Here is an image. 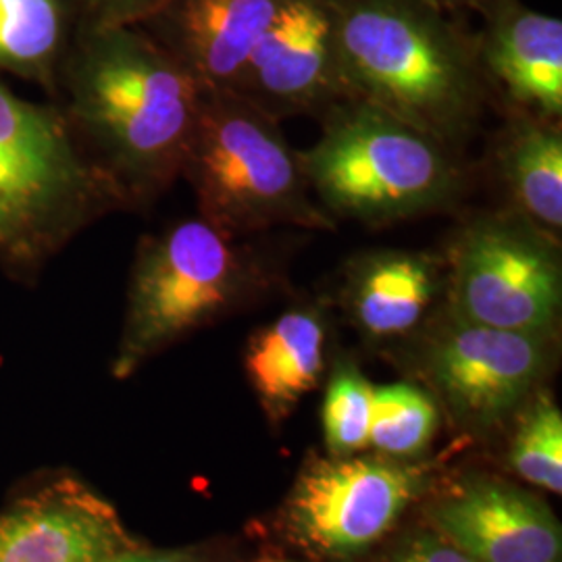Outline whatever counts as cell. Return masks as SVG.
Masks as SVG:
<instances>
[{
	"mask_svg": "<svg viewBox=\"0 0 562 562\" xmlns=\"http://www.w3.org/2000/svg\"><path fill=\"white\" fill-rule=\"evenodd\" d=\"M202 92L138 25H78L55 101L86 159L136 209L180 180Z\"/></svg>",
	"mask_w": 562,
	"mask_h": 562,
	"instance_id": "1",
	"label": "cell"
},
{
	"mask_svg": "<svg viewBox=\"0 0 562 562\" xmlns=\"http://www.w3.org/2000/svg\"><path fill=\"white\" fill-rule=\"evenodd\" d=\"M346 101L394 113L459 150L487 88L477 36L436 0H329Z\"/></svg>",
	"mask_w": 562,
	"mask_h": 562,
	"instance_id": "2",
	"label": "cell"
},
{
	"mask_svg": "<svg viewBox=\"0 0 562 562\" xmlns=\"http://www.w3.org/2000/svg\"><path fill=\"white\" fill-rule=\"evenodd\" d=\"M322 136L301 155L308 186L338 220L382 227L452 206L464 171L452 148L371 102L325 111Z\"/></svg>",
	"mask_w": 562,
	"mask_h": 562,
	"instance_id": "3",
	"label": "cell"
},
{
	"mask_svg": "<svg viewBox=\"0 0 562 562\" xmlns=\"http://www.w3.org/2000/svg\"><path fill=\"white\" fill-rule=\"evenodd\" d=\"M120 209L117 190L86 159L59 106L0 83V267L34 276Z\"/></svg>",
	"mask_w": 562,
	"mask_h": 562,
	"instance_id": "4",
	"label": "cell"
},
{
	"mask_svg": "<svg viewBox=\"0 0 562 562\" xmlns=\"http://www.w3.org/2000/svg\"><path fill=\"white\" fill-rule=\"evenodd\" d=\"M180 178L194 192L199 217L229 236L280 225L331 232L338 225L315 199L280 121L236 92H202Z\"/></svg>",
	"mask_w": 562,
	"mask_h": 562,
	"instance_id": "5",
	"label": "cell"
},
{
	"mask_svg": "<svg viewBox=\"0 0 562 562\" xmlns=\"http://www.w3.org/2000/svg\"><path fill=\"white\" fill-rule=\"evenodd\" d=\"M241 240L199 215L142 238L132 265L115 378L132 375L165 346L271 283V257Z\"/></svg>",
	"mask_w": 562,
	"mask_h": 562,
	"instance_id": "6",
	"label": "cell"
},
{
	"mask_svg": "<svg viewBox=\"0 0 562 562\" xmlns=\"http://www.w3.org/2000/svg\"><path fill=\"white\" fill-rule=\"evenodd\" d=\"M448 308L464 322L554 336L562 306L559 238L513 209L477 215L443 250Z\"/></svg>",
	"mask_w": 562,
	"mask_h": 562,
	"instance_id": "7",
	"label": "cell"
},
{
	"mask_svg": "<svg viewBox=\"0 0 562 562\" xmlns=\"http://www.w3.org/2000/svg\"><path fill=\"white\" fill-rule=\"evenodd\" d=\"M554 336L464 322L443 306L423 336L419 371L459 422L485 429L525 406L552 364Z\"/></svg>",
	"mask_w": 562,
	"mask_h": 562,
	"instance_id": "8",
	"label": "cell"
},
{
	"mask_svg": "<svg viewBox=\"0 0 562 562\" xmlns=\"http://www.w3.org/2000/svg\"><path fill=\"white\" fill-rule=\"evenodd\" d=\"M423 485L419 469L387 459H322L304 467L288 498L285 519L306 548L348 557L378 542L422 494Z\"/></svg>",
	"mask_w": 562,
	"mask_h": 562,
	"instance_id": "9",
	"label": "cell"
},
{
	"mask_svg": "<svg viewBox=\"0 0 562 562\" xmlns=\"http://www.w3.org/2000/svg\"><path fill=\"white\" fill-rule=\"evenodd\" d=\"M273 120L322 117L346 101L329 0H285L234 90Z\"/></svg>",
	"mask_w": 562,
	"mask_h": 562,
	"instance_id": "10",
	"label": "cell"
},
{
	"mask_svg": "<svg viewBox=\"0 0 562 562\" xmlns=\"http://www.w3.org/2000/svg\"><path fill=\"white\" fill-rule=\"evenodd\" d=\"M436 533L480 562H561V522L536 496L506 483L469 482L431 504Z\"/></svg>",
	"mask_w": 562,
	"mask_h": 562,
	"instance_id": "11",
	"label": "cell"
},
{
	"mask_svg": "<svg viewBox=\"0 0 562 562\" xmlns=\"http://www.w3.org/2000/svg\"><path fill=\"white\" fill-rule=\"evenodd\" d=\"M285 0H171L142 27L199 81L234 92Z\"/></svg>",
	"mask_w": 562,
	"mask_h": 562,
	"instance_id": "12",
	"label": "cell"
},
{
	"mask_svg": "<svg viewBox=\"0 0 562 562\" xmlns=\"http://www.w3.org/2000/svg\"><path fill=\"white\" fill-rule=\"evenodd\" d=\"M477 53L490 88L538 120L561 121L562 21L525 7L494 0L482 15Z\"/></svg>",
	"mask_w": 562,
	"mask_h": 562,
	"instance_id": "13",
	"label": "cell"
},
{
	"mask_svg": "<svg viewBox=\"0 0 562 562\" xmlns=\"http://www.w3.org/2000/svg\"><path fill=\"white\" fill-rule=\"evenodd\" d=\"M132 548L115 510L60 485L0 517V562H102Z\"/></svg>",
	"mask_w": 562,
	"mask_h": 562,
	"instance_id": "14",
	"label": "cell"
},
{
	"mask_svg": "<svg viewBox=\"0 0 562 562\" xmlns=\"http://www.w3.org/2000/svg\"><path fill=\"white\" fill-rule=\"evenodd\" d=\"M443 252L380 248L352 257L344 271V304L373 340H392L422 327L434 302L446 296Z\"/></svg>",
	"mask_w": 562,
	"mask_h": 562,
	"instance_id": "15",
	"label": "cell"
},
{
	"mask_svg": "<svg viewBox=\"0 0 562 562\" xmlns=\"http://www.w3.org/2000/svg\"><path fill=\"white\" fill-rule=\"evenodd\" d=\"M327 327L317 306L290 308L246 344L244 367L269 417H285L322 382Z\"/></svg>",
	"mask_w": 562,
	"mask_h": 562,
	"instance_id": "16",
	"label": "cell"
},
{
	"mask_svg": "<svg viewBox=\"0 0 562 562\" xmlns=\"http://www.w3.org/2000/svg\"><path fill=\"white\" fill-rule=\"evenodd\" d=\"M496 171L510 209L561 240L562 132L559 121L515 113L496 144Z\"/></svg>",
	"mask_w": 562,
	"mask_h": 562,
	"instance_id": "17",
	"label": "cell"
},
{
	"mask_svg": "<svg viewBox=\"0 0 562 562\" xmlns=\"http://www.w3.org/2000/svg\"><path fill=\"white\" fill-rule=\"evenodd\" d=\"M78 25L76 0H0V74L32 81L57 99Z\"/></svg>",
	"mask_w": 562,
	"mask_h": 562,
	"instance_id": "18",
	"label": "cell"
},
{
	"mask_svg": "<svg viewBox=\"0 0 562 562\" xmlns=\"http://www.w3.org/2000/svg\"><path fill=\"white\" fill-rule=\"evenodd\" d=\"M436 401L413 383L373 387V419L369 446L390 457L422 452L438 429Z\"/></svg>",
	"mask_w": 562,
	"mask_h": 562,
	"instance_id": "19",
	"label": "cell"
},
{
	"mask_svg": "<svg viewBox=\"0 0 562 562\" xmlns=\"http://www.w3.org/2000/svg\"><path fill=\"white\" fill-rule=\"evenodd\" d=\"M510 464L522 480L561 494V408L543 392H536L525 402V413L513 438Z\"/></svg>",
	"mask_w": 562,
	"mask_h": 562,
	"instance_id": "20",
	"label": "cell"
},
{
	"mask_svg": "<svg viewBox=\"0 0 562 562\" xmlns=\"http://www.w3.org/2000/svg\"><path fill=\"white\" fill-rule=\"evenodd\" d=\"M373 387L357 364H336L323 402V429L331 457H350L369 446Z\"/></svg>",
	"mask_w": 562,
	"mask_h": 562,
	"instance_id": "21",
	"label": "cell"
},
{
	"mask_svg": "<svg viewBox=\"0 0 562 562\" xmlns=\"http://www.w3.org/2000/svg\"><path fill=\"white\" fill-rule=\"evenodd\" d=\"M171 0H76L80 25L117 27L142 25L155 18Z\"/></svg>",
	"mask_w": 562,
	"mask_h": 562,
	"instance_id": "22",
	"label": "cell"
},
{
	"mask_svg": "<svg viewBox=\"0 0 562 562\" xmlns=\"http://www.w3.org/2000/svg\"><path fill=\"white\" fill-rule=\"evenodd\" d=\"M380 562H480L440 533H417L402 540Z\"/></svg>",
	"mask_w": 562,
	"mask_h": 562,
	"instance_id": "23",
	"label": "cell"
},
{
	"mask_svg": "<svg viewBox=\"0 0 562 562\" xmlns=\"http://www.w3.org/2000/svg\"><path fill=\"white\" fill-rule=\"evenodd\" d=\"M102 562H201L190 552L181 550H138V548H125L117 554L104 559Z\"/></svg>",
	"mask_w": 562,
	"mask_h": 562,
	"instance_id": "24",
	"label": "cell"
},
{
	"mask_svg": "<svg viewBox=\"0 0 562 562\" xmlns=\"http://www.w3.org/2000/svg\"><path fill=\"white\" fill-rule=\"evenodd\" d=\"M446 11L459 13H475L482 18L483 13L494 4V0H436Z\"/></svg>",
	"mask_w": 562,
	"mask_h": 562,
	"instance_id": "25",
	"label": "cell"
},
{
	"mask_svg": "<svg viewBox=\"0 0 562 562\" xmlns=\"http://www.w3.org/2000/svg\"><path fill=\"white\" fill-rule=\"evenodd\" d=\"M257 562H290V561H281V559H273V557H262Z\"/></svg>",
	"mask_w": 562,
	"mask_h": 562,
	"instance_id": "26",
	"label": "cell"
}]
</instances>
